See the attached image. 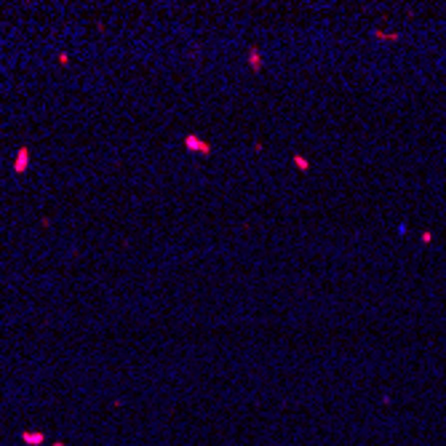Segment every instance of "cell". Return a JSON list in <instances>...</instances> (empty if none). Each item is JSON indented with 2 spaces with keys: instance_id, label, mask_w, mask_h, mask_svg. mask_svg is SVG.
Wrapping results in <instances>:
<instances>
[{
  "instance_id": "277c9868",
  "label": "cell",
  "mask_w": 446,
  "mask_h": 446,
  "mask_svg": "<svg viewBox=\"0 0 446 446\" xmlns=\"http://www.w3.org/2000/svg\"><path fill=\"white\" fill-rule=\"evenodd\" d=\"M249 59H251V67H254V70H259V67H262V59H259V53H257V51H251V56H249Z\"/></svg>"
},
{
  "instance_id": "7a4b0ae2",
  "label": "cell",
  "mask_w": 446,
  "mask_h": 446,
  "mask_svg": "<svg viewBox=\"0 0 446 446\" xmlns=\"http://www.w3.org/2000/svg\"><path fill=\"white\" fill-rule=\"evenodd\" d=\"M184 144H187L190 150H198V152H211V147L206 142H201L198 139V136H187V139H184Z\"/></svg>"
},
{
  "instance_id": "3957f363",
  "label": "cell",
  "mask_w": 446,
  "mask_h": 446,
  "mask_svg": "<svg viewBox=\"0 0 446 446\" xmlns=\"http://www.w3.org/2000/svg\"><path fill=\"white\" fill-rule=\"evenodd\" d=\"M24 441H27V444H40V441H43V436H40V433H27V436H24Z\"/></svg>"
},
{
  "instance_id": "6da1fadb",
  "label": "cell",
  "mask_w": 446,
  "mask_h": 446,
  "mask_svg": "<svg viewBox=\"0 0 446 446\" xmlns=\"http://www.w3.org/2000/svg\"><path fill=\"white\" fill-rule=\"evenodd\" d=\"M27 163H29V150L21 147V150L16 152V160H13V171H16V174H24V171H27Z\"/></svg>"
}]
</instances>
